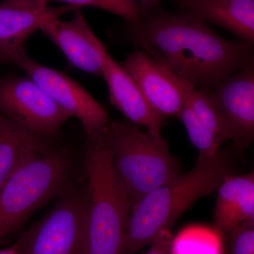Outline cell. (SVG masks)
<instances>
[{"label": "cell", "mask_w": 254, "mask_h": 254, "mask_svg": "<svg viewBox=\"0 0 254 254\" xmlns=\"http://www.w3.org/2000/svg\"><path fill=\"white\" fill-rule=\"evenodd\" d=\"M134 44L195 88H210L250 63L254 45L230 41L190 13L174 14L158 6L130 24Z\"/></svg>", "instance_id": "cell-1"}, {"label": "cell", "mask_w": 254, "mask_h": 254, "mask_svg": "<svg viewBox=\"0 0 254 254\" xmlns=\"http://www.w3.org/2000/svg\"><path fill=\"white\" fill-rule=\"evenodd\" d=\"M227 175L219 153L199 155L190 172L179 174L144 195L130 209L121 254H136L162 230H171L187 209L213 193Z\"/></svg>", "instance_id": "cell-2"}, {"label": "cell", "mask_w": 254, "mask_h": 254, "mask_svg": "<svg viewBox=\"0 0 254 254\" xmlns=\"http://www.w3.org/2000/svg\"><path fill=\"white\" fill-rule=\"evenodd\" d=\"M85 254H121L131 205L112 158L110 127L87 137Z\"/></svg>", "instance_id": "cell-3"}, {"label": "cell", "mask_w": 254, "mask_h": 254, "mask_svg": "<svg viewBox=\"0 0 254 254\" xmlns=\"http://www.w3.org/2000/svg\"><path fill=\"white\" fill-rule=\"evenodd\" d=\"M110 150L131 208L180 173L178 161L161 133L142 131L127 121H110Z\"/></svg>", "instance_id": "cell-4"}, {"label": "cell", "mask_w": 254, "mask_h": 254, "mask_svg": "<svg viewBox=\"0 0 254 254\" xmlns=\"http://www.w3.org/2000/svg\"><path fill=\"white\" fill-rule=\"evenodd\" d=\"M71 163L66 150H50L18 168L0 187V241L70 183Z\"/></svg>", "instance_id": "cell-5"}, {"label": "cell", "mask_w": 254, "mask_h": 254, "mask_svg": "<svg viewBox=\"0 0 254 254\" xmlns=\"http://www.w3.org/2000/svg\"><path fill=\"white\" fill-rule=\"evenodd\" d=\"M59 198L18 240L20 254H85L86 189L71 185Z\"/></svg>", "instance_id": "cell-6"}, {"label": "cell", "mask_w": 254, "mask_h": 254, "mask_svg": "<svg viewBox=\"0 0 254 254\" xmlns=\"http://www.w3.org/2000/svg\"><path fill=\"white\" fill-rule=\"evenodd\" d=\"M11 62L26 72L28 77L63 110L72 118L78 119L87 137L98 136L109 128V117L104 107L65 73L37 63L28 56L23 48Z\"/></svg>", "instance_id": "cell-7"}, {"label": "cell", "mask_w": 254, "mask_h": 254, "mask_svg": "<svg viewBox=\"0 0 254 254\" xmlns=\"http://www.w3.org/2000/svg\"><path fill=\"white\" fill-rule=\"evenodd\" d=\"M0 113L41 138L54 136L72 118L28 76L0 81Z\"/></svg>", "instance_id": "cell-8"}, {"label": "cell", "mask_w": 254, "mask_h": 254, "mask_svg": "<svg viewBox=\"0 0 254 254\" xmlns=\"http://www.w3.org/2000/svg\"><path fill=\"white\" fill-rule=\"evenodd\" d=\"M199 90L226 115L236 133L237 148L250 144L254 136V63Z\"/></svg>", "instance_id": "cell-9"}, {"label": "cell", "mask_w": 254, "mask_h": 254, "mask_svg": "<svg viewBox=\"0 0 254 254\" xmlns=\"http://www.w3.org/2000/svg\"><path fill=\"white\" fill-rule=\"evenodd\" d=\"M49 0H0V62H11L24 42L50 18L78 9L71 5L49 7Z\"/></svg>", "instance_id": "cell-10"}, {"label": "cell", "mask_w": 254, "mask_h": 254, "mask_svg": "<svg viewBox=\"0 0 254 254\" xmlns=\"http://www.w3.org/2000/svg\"><path fill=\"white\" fill-rule=\"evenodd\" d=\"M97 46L101 57L102 77L108 85L111 104L133 125L161 133L165 118L150 108L133 78L113 59L99 39Z\"/></svg>", "instance_id": "cell-11"}, {"label": "cell", "mask_w": 254, "mask_h": 254, "mask_svg": "<svg viewBox=\"0 0 254 254\" xmlns=\"http://www.w3.org/2000/svg\"><path fill=\"white\" fill-rule=\"evenodd\" d=\"M121 65L155 113L164 118H179L183 98L163 65L142 50L128 55Z\"/></svg>", "instance_id": "cell-12"}, {"label": "cell", "mask_w": 254, "mask_h": 254, "mask_svg": "<svg viewBox=\"0 0 254 254\" xmlns=\"http://www.w3.org/2000/svg\"><path fill=\"white\" fill-rule=\"evenodd\" d=\"M40 30L61 50L75 67L102 76V61L97 46L98 38L79 10L72 19L63 21L50 18Z\"/></svg>", "instance_id": "cell-13"}, {"label": "cell", "mask_w": 254, "mask_h": 254, "mask_svg": "<svg viewBox=\"0 0 254 254\" xmlns=\"http://www.w3.org/2000/svg\"><path fill=\"white\" fill-rule=\"evenodd\" d=\"M185 12L225 28L254 45V0H180Z\"/></svg>", "instance_id": "cell-14"}, {"label": "cell", "mask_w": 254, "mask_h": 254, "mask_svg": "<svg viewBox=\"0 0 254 254\" xmlns=\"http://www.w3.org/2000/svg\"><path fill=\"white\" fill-rule=\"evenodd\" d=\"M218 189L214 222L218 230L226 233L242 224L254 222V172L227 175Z\"/></svg>", "instance_id": "cell-15"}, {"label": "cell", "mask_w": 254, "mask_h": 254, "mask_svg": "<svg viewBox=\"0 0 254 254\" xmlns=\"http://www.w3.org/2000/svg\"><path fill=\"white\" fill-rule=\"evenodd\" d=\"M50 150L43 138L0 113V187L23 164Z\"/></svg>", "instance_id": "cell-16"}, {"label": "cell", "mask_w": 254, "mask_h": 254, "mask_svg": "<svg viewBox=\"0 0 254 254\" xmlns=\"http://www.w3.org/2000/svg\"><path fill=\"white\" fill-rule=\"evenodd\" d=\"M165 68L181 93L185 104L213 132L219 142L222 144L227 140L235 141L236 133L225 113L199 89L180 79L166 67Z\"/></svg>", "instance_id": "cell-17"}, {"label": "cell", "mask_w": 254, "mask_h": 254, "mask_svg": "<svg viewBox=\"0 0 254 254\" xmlns=\"http://www.w3.org/2000/svg\"><path fill=\"white\" fill-rule=\"evenodd\" d=\"M178 119L185 125L190 141L198 150L199 155L215 156L218 154L221 143L185 103Z\"/></svg>", "instance_id": "cell-18"}, {"label": "cell", "mask_w": 254, "mask_h": 254, "mask_svg": "<svg viewBox=\"0 0 254 254\" xmlns=\"http://www.w3.org/2000/svg\"><path fill=\"white\" fill-rule=\"evenodd\" d=\"M66 3L78 8L81 6H95L108 12L125 18L133 24L138 22L142 18L141 6L135 0H55Z\"/></svg>", "instance_id": "cell-19"}, {"label": "cell", "mask_w": 254, "mask_h": 254, "mask_svg": "<svg viewBox=\"0 0 254 254\" xmlns=\"http://www.w3.org/2000/svg\"><path fill=\"white\" fill-rule=\"evenodd\" d=\"M226 234V254H254V222L242 224Z\"/></svg>", "instance_id": "cell-20"}, {"label": "cell", "mask_w": 254, "mask_h": 254, "mask_svg": "<svg viewBox=\"0 0 254 254\" xmlns=\"http://www.w3.org/2000/svg\"><path fill=\"white\" fill-rule=\"evenodd\" d=\"M172 237L170 230H162L150 244V249L145 254H170Z\"/></svg>", "instance_id": "cell-21"}, {"label": "cell", "mask_w": 254, "mask_h": 254, "mask_svg": "<svg viewBox=\"0 0 254 254\" xmlns=\"http://www.w3.org/2000/svg\"><path fill=\"white\" fill-rule=\"evenodd\" d=\"M139 6H141L142 10V17L145 15L148 14V12L155 8V6H158L159 3L162 0H135Z\"/></svg>", "instance_id": "cell-22"}, {"label": "cell", "mask_w": 254, "mask_h": 254, "mask_svg": "<svg viewBox=\"0 0 254 254\" xmlns=\"http://www.w3.org/2000/svg\"><path fill=\"white\" fill-rule=\"evenodd\" d=\"M0 254H20V244L19 241H17L14 245L0 250Z\"/></svg>", "instance_id": "cell-23"}]
</instances>
